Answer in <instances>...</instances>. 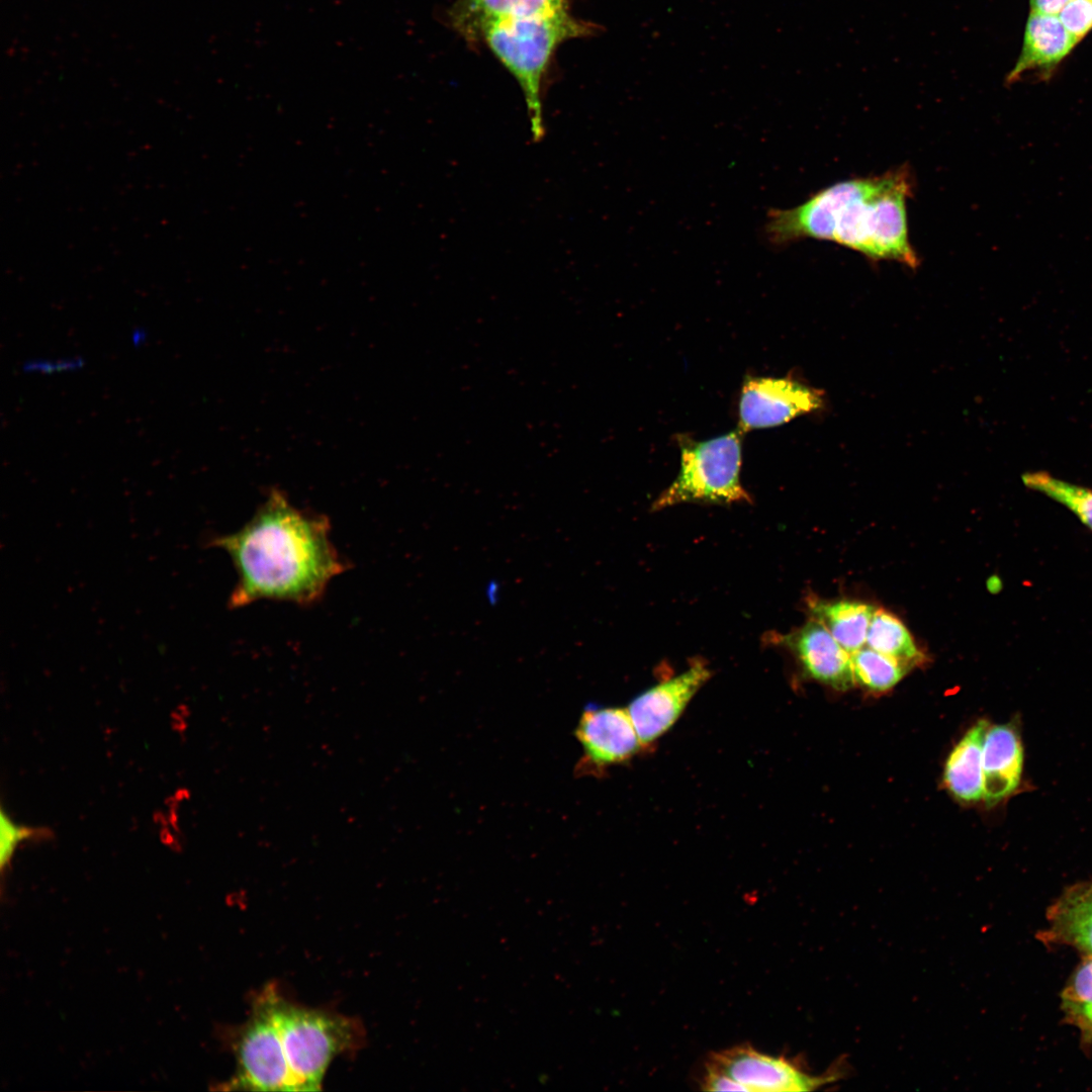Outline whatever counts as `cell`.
Segmentation results:
<instances>
[{"instance_id":"1","label":"cell","mask_w":1092,"mask_h":1092,"mask_svg":"<svg viewBox=\"0 0 1092 1092\" xmlns=\"http://www.w3.org/2000/svg\"><path fill=\"white\" fill-rule=\"evenodd\" d=\"M329 532L326 517L297 509L282 490L270 488L244 527L208 541L230 555L238 573L229 607L260 600L309 605L321 599L346 569Z\"/></svg>"},{"instance_id":"2","label":"cell","mask_w":1092,"mask_h":1092,"mask_svg":"<svg viewBox=\"0 0 1092 1092\" xmlns=\"http://www.w3.org/2000/svg\"><path fill=\"white\" fill-rule=\"evenodd\" d=\"M913 186L906 167L841 181L796 207L768 209L763 234L775 247L825 240L873 261H896L914 269L919 258L909 241L906 208Z\"/></svg>"},{"instance_id":"3","label":"cell","mask_w":1092,"mask_h":1092,"mask_svg":"<svg viewBox=\"0 0 1092 1092\" xmlns=\"http://www.w3.org/2000/svg\"><path fill=\"white\" fill-rule=\"evenodd\" d=\"M601 26L571 16L567 9L547 15L490 23L479 32L520 84L534 142L545 135L541 87L553 52L570 38L597 34Z\"/></svg>"},{"instance_id":"4","label":"cell","mask_w":1092,"mask_h":1092,"mask_svg":"<svg viewBox=\"0 0 1092 1092\" xmlns=\"http://www.w3.org/2000/svg\"><path fill=\"white\" fill-rule=\"evenodd\" d=\"M265 991L298 1091L321 1090L329 1065L357 1045L360 1028L353 1019L292 1004L274 987Z\"/></svg>"},{"instance_id":"5","label":"cell","mask_w":1092,"mask_h":1092,"mask_svg":"<svg viewBox=\"0 0 1092 1092\" xmlns=\"http://www.w3.org/2000/svg\"><path fill=\"white\" fill-rule=\"evenodd\" d=\"M742 433L738 429L706 441L679 436L678 475L653 502L652 510L684 503H750L740 481Z\"/></svg>"},{"instance_id":"6","label":"cell","mask_w":1092,"mask_h":1092,"mask_svg":"<svg viewBox=\"0 0 1092 1092\" xmlns=\"http://www.w3.org/2000/svg\"><path fill=\"white\" fill-rule=\"evenodd\" d=\"M238 1070L232 1089L298 1091L266 994L256 1000L251 1017L234 1041Z\"/></svg>"},{"instance_id":"7","label":"cell","mask_w":1092,"mask_h":1092,"mask_svg":"<svg viewBox=\"0 0 1092 1092\" xmlns=\"http://www.w3.org/2000/svg\"><path fill=\"white\" fill-rule=\"evenodd\" d=\"M823 392L791 377H750L738 402L739 430L772 428L819 410Z\"/></svg>"},{"instance_id":"8","label":"cell","mask_w":1092,"mask_h":1092,"mask_svg":"<svg viewBox=\"0 0 1092 1092\" xmlns=\"http://www.w3.org/2000/svg\"><path fill=\"white\" fill-rule=\"evenodd\" d=\"M575 736L583 752L576 767L580 774L599 775L630 760L644 746L627 708L587 707L579 718Z\"/></svg>"},{"instance_id":"9","label":"cell","mask_w":1092,"mask_h":1092,"mask_svg":"<svg viewBox=\"0 0 1092 1092\" xmlns=\"http://www.w3.org/2000/svg\"><path fill=\"white\" fill-rule=\"evenodd\" d=\"M708 1066L726 1074L747 1091H811L836 1080L835 1074L805 1073L785 1058L767 1056L750 1045H738L712 1055Z\"/></svg>"},{"instance_id":"10","label":"cell","mask_w":1092,"mask_h":1092,"mask_svg":"<svg viewBox=\"0 0 1092 1092\" xmlns=\"http://www.w3.org/2000/svg\"><path fill=\"white\" fill-rule=\"evenodd\" d=\"M710 677L708 665L696 660L684 672L658 682L632 700L627 710L644 746L674 725Z\"/></svg>"},{"instance_id":"11","label":"cell","mask_w":1092,"mask_h":1092,"mask_svg":"<svg viewBox=\"0 0 1092 1092\" xmlns=\"http://www.w3.org/2000/svg\"><path fill=\"white\" fill-rule=\"evenodd\" d=\"M770 640L789 649L811 678L841 691L854 685L850 653L814 618Z\"/></svg>"},{"instance_id":"12","label":"cell","mask_w":1092,"mask_h":1092,"mask_svg":"<svg viewBox=\"0 0 1092 1092\" xmlns=\"http://www.w3.org/2000/svg\"><path fill=\"white\" fill-rule=\"evenodd\" d=\"M1078 42L1057 15L1030 11L1020 54L1005 82L1012 85L1025 75L1049 81Z\"/></svg>"},{"instance_id":"13","label":"cell","mask_w":1092,"mask_h":1092,"mask_svg":"<svg viewBox=\"0 0 1092 1092\" xmlns=\"http://www.w3.org/2000/svg\"><path fill=\"white\" fill-rule=\"evenodd\" d=\"M1023 749L1011 725L988 728L983 745V800L994 805L1018 786Z\"/></svg>"},{"instance_id":"14","label":"cell","mask_w":1092,"mask_h":1092,"mask_svg":"<svg viewBox=\"0 0 1092 1092\" xmlns=\"http://www.w3.org/2000/svg\"><path fill=\"white\" fill-rule=\"evenodd\" d=\"M566 9V0H457L451 10V20L462 35L473 40L490 23Z\"/></svg>"},{"instance_id":"15","label":"cell","mask_w":1092,"mask_h":1092,"mask_svg":"<svg viewBox=\"0 0 1092 1092\" xmlns=\"http://www.w3.org/2000/svg\"><path fill=\"white\" fill-rule=\"evenodd\" d=\"M989 725L977 722L948 755L943 780L947 790L963 802L983 799V745Z\"/></svg>"},{"instance_id":"16","label":"cell","mask_w":1092,"mask_h":1092,"mask_svg":"<svg viewBox=\"0 0 1092 1092\" xmlns=\"http://www.w3.org/2000/svg\"><path fill=\"white\" fill-rule=\"evenodd\" d=\"M1048 918L1052 938L1092 957V884L1065 893Z\"/></svg>"},{"instance_id":"17","label":"cell","mask_w":1092,"mask_h":1092,"mask_svg":"<svg viewBox=\"0 0 1092 1092\" xmlns=\"http://www.w3.org/2000/svg\"><path fill=\"white\" fill-rule=\"evenodd\" d=\"M809 607L811 617L820 622L848 653L864 646L875 607L854 600H816Z\"/></svg>"},{"instance_id":"18","label":"cell","mask_w":1092,"mask_h":1092,"mask_svg":"<svg viewBox=\"0 0 1092 1092\" xmlns=\"http://www.w3.org/2000/svg\"><path fill=\"white\" fill-rule=\"evenodd\" d=\"M866 645L909 666L921 662L923 654L905 625L885 610L875 611Z\"/></svg>"},{"instance_id":"19","label":"cell","mask_w":1092,"mask_h":1092,"mask_svg":"<svg viewBox=\"0 0 1092 1092\" xmlns=\"http://www.w3.org/2000/svg\"><path fill=\"white\" fill-rule=\"evenodd\" d=\"M1023 484L1070 510L1092 531V489L1054 477L1045 471L1026 472Z\"/></svg>"},{"instance_id":"20","label":"cell","mask_w":1092,"mask_h":1092,"mask_svg":"<svg viewBox=\"0 0 1092 1092\" xmlns=\"http://www.w3.org/2000/svg\"><path fill=\"white\" fill-rule=\"evenodd\" d=\"M1062 1009L1083 1039L1092 1044V957L1077 968L1062 994Z\"/></svg>"},{"instance_id":"21","label":"cell","mask_w":1092,"mask_h":1092,"mask_svg":"<svg viewBox=\"0 0 1092 1092\" xmlns=\"http://www.w3.org/2000/svg\"><path fill=\"white\" fill-rule=\"evenodd\" d=\"M854 682L873 692H885L896 686L908 666L866 645L850 654Z\"/></svg>"},{"instance_id":"22","label":"cell","mask_w":1092,"mask_h":1092,"mask_svg":"<svg viewBox=\"0 0 1092 1092\" xmlns=\"http://www.w3.org/2000/svg\"><path fill=\"white\" fill-rule=\"evenodd\" d=\"M1 820V846L0 866L4 870L11 861L16 848L24 841L48 837L49 831L42 828H34L16 823L2 808Z\"/></svg>"},{"instance_id":"23","label":"cell","mask_w":1092,"mask_h":1092,"mask_svg":"<svg viewBox=\"0 0 1092 1092\" xmlns=\"http://www.w3.org/2000/svg\"><path fill=\"white\" fill-rule=\"evenodd\" d=\"M1058 17L1064 27L1081 41L1092 30V0H1070Z\"/></svg>"},{"instance_id":"24","label":"cell","mask_w":1092,"mask_h":1092,"mask_svg":"<svg viewBox=\"0 0 1092 1092\" xmlns=\"http://www.w3.org/2000/svg\"><path fill=\"white\" fill-rule=\"evenodd\" d=\"M85 365L81 356L66 357L59 359L33 358L22 364L25 373L53 374L58 372L75 371Z\"/></svg>"},{"instance_id":"25","label":"cell","mask_w":1092,"mask_h":1092,"mask_svg":"<svg viewBox=\"0 0 1092 1092\" xmlns=\"http://www.w3.org/2000/svg\"><path fill=\"white\" fill-rule=\"evenodd\" d=\"M702 1084L707 1091H746L741 1084L708 1065Z\"/></svg>"},{"instance_id":"26","label":"cell","mask_w":1092,"mask_h":1092,"mask_svg":"<svg viewBox=\"0 0 1092 1092\" xmlns=\"http://www.w3.org/2000/svg\"><path fill=\"white\" fill-rule=\"evenodd\" d=\"M1070 0H1029L1030 11L1057 15Z\"/></svg>"},{"instance_id":"27","label":"cell","mask_w":1092,"mask_h":1092,"mask_svg":"<svg viewBox=\"0 0 1092 1092\" xmlns=\"http://www.w3.org/2000/svg\"><path fill=\"white\" fill-rule=\"evenodd\" d=\"M148 341V332L143 327H136L131 331L130 342L133 347L139 348L146 344Z\"/></svg>"}]
</instances>
